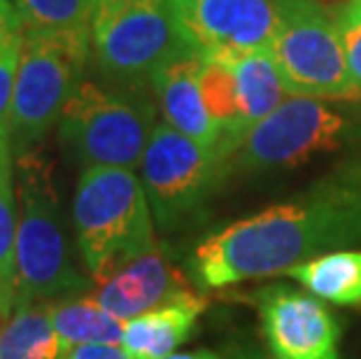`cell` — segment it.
Masks as SVG:
<instances>
[{
	"mask_svg": "<svg viewBox=\"0 0 361 359\" xmlns=\"http://www.w3.org/2000/svg\"><path fill=\"white\" fill-rule=\"evenodd\" d=\"M221 63L231 68L235 78L243 119L250 133L252 126L266 119L275 108H280L284 98L289 96V91L284 87L282 75L268 51H255V54L221 61Z\"/></svg>",
	"mask_w": 361,
	"mask_h": 359,
	"instance_id": "e0dca14e",
	"label": "cell"
},
{
	"mask_svg": "<svg viewBox=\"0 0 361 359\" xmlns=\"http://www.w3.org/2000/svg\"><path fill=\"white\" fill-rule=\"evenodd\" d=\"M205 310L207 299L203 294L189 301L161 305L157 310L128 320L121 346L128 350L133 359L171 357L196 329Z\"/></svg>",
	"mask_w": 361,
	"mask_h": 359,
	"instance_id": "5bb4252c",
	"label": "cell"
},
{
	"mask_svg": "<svg viewBox=\"0 0 361 359\" xmlns=\"http://www.w3.org/2000/svg\"><path fill=\"white\" fill-rule=\"evenodd\" d=\"M26 21V28L89 26L96 0H12Z\"/></svg>",
	"mask_w": 361,
	"mask_h": 359,
	"instance_id": "44dd1931",
	"label": "cell"
},
{
	"mask_svg": "<svg viewBox=\"0 0 361 359\" xmlns=\"http://www.w3.org/2000/svg\"><path fill=\"white\" fill-rule=\"evenodd\" d=\"M196 296H201V289L159 245L130 259L96 289V301L121 322L140 317L161 305L189 301Z\"/></svg>",
	"mask_w": 361,
	"mask_h": 359,
	"instance_id": "7c38bea8",
	"label": "cell"
},
{
	"mask_svg": "<svg viewBox=\"0 0 361 359\" xmlns=\"http://www.w3.org/2000/svg\"><path fill=\"white\" fill-rule=\"evenodd\" d=\"M352 3H355V5L359 7V10H361V0H352Z\"/></svg>",
	"mask_w": 361,
	"mask_h": 359,
	"instance_id": "484cf974",
	"label": "cell"
},
{
	"mask_svg": "<svg viewBox=\"0 0 361 359\" xmlns=\"http://www.w3.org/2000/svg\"><path fill=\"white\" fill-rule=\"evenodd\" d=\"M26 21L12 0H0V138L10 140V114Z\"/></svg>",
	"mask_w": 361,
	"mask_h": 359,
	"instance_id": "ffe728a7",
	"label": "cell"
},
{
	"mask_svg": "<svg viewBox=\"0 0 361 359\" xmlns=\"http://www.w3.org/2000/svg\"><path fill=\"white\" fill-rule=\"evenodd\" d=\"M75 241L98 285L157 245L154 215L133 168H84L73 196Z\"/></svg>",
	"mask_w": 361,
	"mask_h": 359,
	"instance_id": "7a4b0ae2",
	"label": "cell"
},
{
	"mask_svg": "<svg viewBox=\"0 0 361 359\" xmlns=\"http://www.w3.org/2000/svg\"><path fill=\"white\" fill-rule=\"evenodd\" d=\"M17 180L12 166V145L0 138V322L10 317L17 301Z\"/></svg>",
	"mask_w": 361,
	"mask_h": 359,
	"instance_id": "ac0fdd59",
	"label": "cell"
},
{
	"mask_svg": "<svg viewBox=\"0 0 361 359\" xmlns=\"http://www.w3.org/2000/svg\"><path fill=\"white\" fill-rule=\"evenodd\" d=\"M66 359H133L121 343H84L73 346Z\"/></svg>",
	"mask_w": 361,
	"mask_h": 359,
	"instance_id": "603a6c76",
	"label": "cell"
},
{
	"mask_svg": "<svg viewBox=\"0 0 361 359\" xmlns=\"http://www.w3.org/2000/svg\"><path fill=\"white\" fill-rule=\"evenodd\" d=\"M154 103L140 91L105 89L82 80L61 112V140L82 168H140L157 121Z\"/></svg>",
	"mask_w": 361,
	"mask_h": 359,
	"instance_id": "8992f818",
	"label": "cell"
},
{
	"mask_svg": "<svg viewBox=\"0 0 361 359\" xmlns=\"http://www.w3.org/2000/svg\"><path fill=\"white\" fill-rule=\"evenodd\" d=\"M91 56L107 78L140 87L166 61L194 49L173 0H96L89 19Z\"/></svg>",
	"mask_w": 361,
	"mask_h": 359,
	"instance_id": "5b68a950",
	"label": "cell"
},
{
	"mask_svg": "<svg viewBox=\"0 0 361 359\" xmlns=\"http://www.w3.org/2000/svg\"><path fill=\"white\" fill-rule=\"evenodd\" d=\"M71 348L51 322L49 301L19 303L0 322V359H66Z\"/></svg>",
	"mask_w": 361,
	"mask_h": 359,
	"instance_id": "9a60e30c",
	"label": "cell"
},
{
	"mask_svg": "<svg viewBox=\"0 0 361 359\" xmlns=\"http://www.w3.org/2000/svg\"><path fill=\"white\" fill-rule=\"evenodd\" d=\"M289 0H173L194 49L214 61L268 51Z\"/></svg>",
	"mask_w": 361,
	"mask_h": 359,
	"instance_id": "30bf717a",
	"label": "cell"
},
{
	"mask_svg": "<svg viewBox=\"0 0 361 359\" xmlns=\"http://www.w3.org/2000/svg\"><path fill=\"white\" fill-rule=\"evenodd\" d=\"M205 56L198 49H187L166 61L152 75V89L157 94L164 121L187 138L219 150V128L205 110L201 94V68ZM221 154V152H219ZM228 162V159H226Z\"/></svg>",
	"mask_w": 361,
	"mask_h": 359,
	"instance_id": "4fadbf2b",
	"label": "cell"
},
{
	"mask_svg": "<svg viewBox=\"0 0 361 359\" xmlns=\"http://www.w3.org/2000/svg\"><path fill=\"white\" fill-rule=\"evenodd\" d=\"M273 355L282 359H338L341 327L317 296L289 285H266L250 296Z\"/></svg>",
	"mask_w": 361,
	"mask_h": 359,
	"instance_id": "8fae6325",
	"label": "cell"
},
{
	"mask_svg": "<svg viewBox=\"0 0 361 359\" xmlns=\"http://www.w3.org/2000/svg\"><path fill=\"white\" fill-rule=\"evenodd\" d=\"M282 276L298 282L305 292L322 301L345 308L361 305V250L326 252L310 262L291 266Z\"/></svg>",
	"mask_w": 361,
	"mask_h": 359,
	"instance_id": "2e32d148",
	"label": "cell"
},
{
	"mask_svg": "<svg viewBox=\"0 0 361 359\" xmlns=\"http://www.w3.org/2000/svg\"><path fill=\"white\" fill-rule=\"evenodd\" d=\"M91 56L89 26L26 28L10 114L12 152L40 142L82 84Z\"/></svg>",
	"mask_w": 361,
	"mask_h": 359,
	"instance_id": "277c9868",
	"label": "cell"
},
{
	"mask_svg": "<svg viewBox=\"0 0 361 359\" xmlns=\"http://www.w3.org/2000/svg\"><path fill=\"white\" fill-rule=\"evenodd\" d=\"M164 359H219L212 350H194V353H173L171 357Z\"/></svg>",
	"mask_w": 361,
	"mask_h": 359,
	"instance_id": "d4e9b609",
	"label": "cell"
},
{
	"mask_svg": "<svg viewBox=\"0 0 361 359\" xmlns=\"http://www.w3.org/2000/svg\"><path fill=\"white\" fill-rule=\"evenodd\" d=\"M224 171L226 159L219 150L205 147L159 121L137 168L154 224L161 231H175L194 219Z\"/></svg>",
	"mask_w": 361,
	"mask_h": 359,
	"instance_id": "9c48e42d",
	"label": "cell"
},
{
	"mask_svg": "<svg viewBox=\"0 0 361 359\" xmlns=\"http://www.w3.org/2000/svg\"><path fill=\"white\" fill-rule=\"evenodd\" d=\"M17 301H56L82 294L89 280L73 264L49 157L33 145L17 154Z\"/></svg>",
	"mask_w": 361,
	"mask_h": 359,
	"instance_id": "3957f363",
	"label": "cell"
},
{
	"mask_svg": "<svg viewBox=\"0 0 361 359\" xmlns=\"http://www.w3.org/2000/svg\"><path fill=\"white\" fill-rule=\"evenodd\" d=\"M345 3H348V0H345Z\"/></svg>",
	"mask_w": 361,
	"mask_h": 359,
	"instance_id": "4316f807",
	"label": "cell"
},
{
	"mask_svg": "<svg viewBox=\"0 0 361 359\" xmlns=\"http://www.w3.org/2000/svg\"><path fill=\"white\" fill-rule=\"evenodd\" d=\"M361 245V159L338 164L303 192L207 233L189 259L201 292L282 276L291 266Z\"/></svg>",
	"mask_w": 361,
	"mask_h": 359,
	"instance_id": "6da1fadb",
	"label": "cell"
},
{
	"mask_svg": "<svg viewBox=\"0 0 361 359\" xmlns=\"http://www.w3.org/2000/svg\"><path fill=\"white\" fill-rule=\"evenodd\" d=\"M338 28L343 35V47H345V59H348V68L352 75V82L361 94V10L348 0L341 10L336 12Z\"/></svg>",
	"mask_w": 361,
	"mask_h": 359,
	"instance_id": "7402d4cb",
	"label": "cell"
},
{
	"mask_svg": "<svg viewBox=\"0 0 361 359\" xmlns=\"http://www.w3.org/2000/svg\"><path fill=\"white\" fill-rule=\"evenodd\" d=\"M357 133V119L334 101L287 96L280 108L250 128L233 159L238 168L247 173L289 171L319 154L341 150Z\"/></svg>",
	"mask_w": 361,
	"mask_h": 359,
	"instance_id": "ba28073f",
	"label": "cell"
},
{
	"mask_svg": "<svg viewBox=\"0 0 361 359\" xmlns=\"http://www.w3.org/2000/svg\"><path fill=\"white\" fill-rule=\"evenodd\" d=\"M268 54L289 96L334 103L361 98L345 59L338 19L319 0H289Z\"/></svg>",
	"mask_w": 361,
	"mask_h": 359,
	"instance_id": "52a82bcc",
	"label": "cell"
},
{
	"mask_svg": "<svg viewBox=\"0 0 361 359\" xmlns=\"http://www.w3.org/2000/svg\"><path fill=\"white\" fill-rule=\"evenodd\" d=\"M51 322L61 334V339L71 346L84 343H121L124 341V327L119 317L107 312L96 296H63V299L49 301Z\"/></svg>",
	"mask_w": 361,
	"mask_h": 359,
	"instance_id": "d6986e66",
	"label": "cell"
},
{
	"mask_svg": "<svg viewBox=\"0 0 361 359\" xmlns=\"http://www.w3.org/2000/svg\"><path fill=\"white\" fill-rule=\"evenodd\" d=\"M231 359H282L273 353H266V350H261L257 346H238L233 350Z\"/></svg>",
	"mask_w": 361,
	"mask_h": 359,
	"instance_id": "cb8c5ba5",
	"label": "cell"
}]
</instances>
